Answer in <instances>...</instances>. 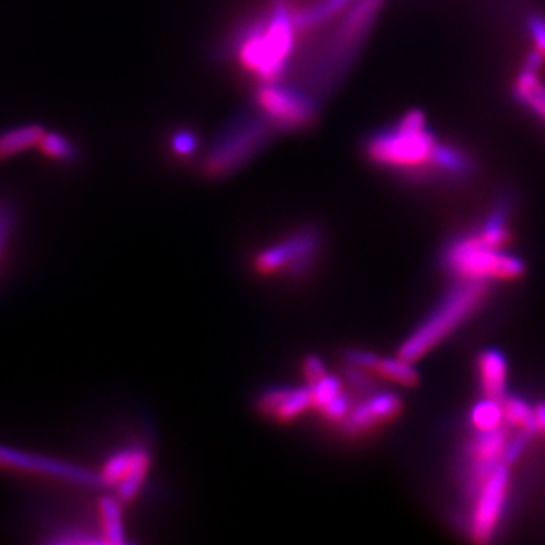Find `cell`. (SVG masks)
Instances as JSON below:
<instances>
[{"label":"cell","instance_id":"cell-1","mask_svg":"<svg viewBox=\"0 0 545 545\" xmlns=\"http://www.w3.org/2000/svg\"><path fill=\"white\" fill-rule=\"evenodd\" d=\"M297 27L293 23V4L272 0L269 9L235 30L228 46L240 66L260 83L279 82L290 68Z\"/></svg>","mask_w":545,"mask_h":545},{"label":"cell","instance_id":"cell-2","mask_svg":"<svg viewBox=\"0 0 545 545\" xmlns=\"http://www.w3.org/2000/svg\"><path fill=\"white\" fill-rule=\"evenodd\" d=\"M438 138L426 126V115L422 110H410L396 127L380 129L369 136L366 156L374 165L396 168L406 173L426 175L431 170V157Z\"/></svg>","mask_w":545,"mask_h":545},{"label":"cell","instance_id":"cell-3","mask_svg":"<svg viewBox=\"0 0 545 545\" xmlns=\"http://www.w3.org/2000/svg\"><path fill=\"white\" fill-rule=\"evenodd\" d=\"M274 135H277L276 127L258 108L256 112L240 113L217 136L203 161V172L210 179L232 175L247 165Z\"/></svg>","mask_w":545,"mask_h":545},{"label":"cell","instance_id":"cell-4","mask_svg":"<svg viewBox=\"0 0 545 545\" xmlns=\"http://www.w3.org/2000/svg\"><path fill=\"white\" fill-rule=\"evenodd\" d=\"M486 295L487 283L463 281L454 292L448 295L447 300L427 318V322L422 323L419 329L411 334L410 339H406V343L401 346L397 357L408 360V362H415L420 357H424L445 337L459 329L471 314L482 306Z\"/></svg>","mask_w":545,"mask_h":545},{"label":"cell","instance_id":"cell-5","mask_svg":"<svg viewBox=\"0 0 545 545\" xmlns=\"http://www.w3.org/2000/svg\"><path fill=\"white\" fill-rule=\"evenodd\" d=\"M443 263L448 272L461 281H507L524 274L523 260L505 253L503 249L487 246L477 233L454 240L445 251Z\"/></svg>","mask_w":545,"mask_h":545},{"label":"cell","instance_id":"cell-6","mask_svg":"<svg viewBox=\"0 0 545 545\" xmlns=\"http://www.w3.org/2000/svg\"><path fill=\"white\" fill-rule=\"evenodd\" d=\"M254 105L272 122L277 133L309 129L320 112L313 96L281 80L260 83L254 94Z\"/></svg>","mask_w":545,"mask_h":545},{"label":"cell","instance_id":"cell-7","mask_svg":"<svg viewBox=\"0 0 545 545\" xmlns=\"http://www.w3.org/2000/svg\"><path fill=\"white\" fill-rule=\"evenodd\" d=\"M320 246H322L320 233L316 230H302L256 254L254 270L260 276H274L279 272L304 276Z\"/></svg>","mask_w":545,"mask_h":545},{"label":"cell","instance_id":"cell-8","mask_svg":"<svg viewBox=\"0 0 545 545\" xmlns=\"http://www.w3.org/2000/svg\"><path fill=\"white\" fill-rule=\"evenodd\" d=\"M510 464L501 463L496 470L482 482L473 498V512L470 519L471 538L477 544H486L493 538L496 526L500 523L505 501H507L508 482H510Z\"/></svg>","mask_w":545,"mask_h":545},{"label":"cell","instance_id":"cell-9","mask_svg":"<svg viewBox=\"0 0 545 545\" xmlns=\"http://www.w3.org/2000/svg\"><path fill=\"white\" fill-rule=\"evenodd\" d=\"M152 457L147 448H124L115 452L99 470L101 487H112L122 503L135 500L149 475Z\"/></svg>","mask_w":545,"mask_h":545},{"label":"cell","instance_id":"cell-10","mask_svg":"<svg viewBox=\"0 0 545 545\" xmlns=\"http://www.w3.org/2000/svg\"><path fill=\"white\" fill-rule=\"evenodd\" d=\"M508 433L505 427L494 431H478L466 448V464H464V487L466 493L473 496L482 482L486 480L496 466L505 463Z\"/></svg>","mask_w":545,"mask_h":545},{"label":"cell","instance_id":"cell-11","mask_svg":"<svg viewBox=\"0 0 545 545\" xmlns=\"http://www.w3.org/2000/svg\"><path fill=\"white\" fill-rule=\"evenodd\" d=\"M0 470L27 471V473L59 478V480L71 482V484L101 487L99 475L94 471L82 468L78 464L57 461L52 457L27 454V452L15 450V448L0 447Z\"/></svg>","mask_w":545,"mask_h":545},{"label":"cell","instance_id":"cell-12","mask_svg":"<svg viewBox=\"0 0 545 545\" xmlns=\"http://www.w3.org/2000/svg\"><path fill=\"white\" fill-rule=\"evenodd\" d=\"M403 411V399L394 392H374L367 396L362 403L353 406L350 415L343 422L344 433L350 436L366 434L376 427L397 419Z\"/></svg>","mask_w":545,"mask_h":545},{"label":"cell","instance_id":"cell-13","mask_svg":"<svg viewBox=\"0 0 545 545\" xmlns=\"http://www.w3.org/2000/svg\"><path fill=\"white\" fill-rule=\"evenodd\" d=\"M313 408L311 387L302 389H270L258 397V410L262 415L277 422H292Z\"/></svg>","mask_w":545,"mask_h":545},{"label":"cell","instance_id":"cell-14","mask_svg":"<svg viewBox=\"0 0 545 545\" xmlns=\"http://www.w3.org/2000/svg\"><path fill=\"white\" fill-rule=\"evenodd\" d=\"M346 362L350 366L360 367V369H364L373 376H380L385 380L394 381V383L403 385V387L419 385V373L413 367V362H408V360L401 359V357L387 359V357H380V355L371 353V351L351 350L346 353Z\"/></svg>","mask_w":545,"mask_h":545},{"label":"cell","instance_id":"cell-15","mask_svg":"<svg viewBox=\"0 0 545 545\" xmlns=\"http://www.w3.org/2000/svg\"><path fill=\"white\" fill-rule=\"evenodd\" d=\"M478 373L484 396L501 401L507 390V360L498 350H486L478 357Z\"/></svg>","mask_w":545,"mask_h":545},{"label":"cell","instance_id":"cell-16","mask_svg":"<svg viewBox=\"0 0 545 545\" xmlns=\"http://www.w3.org/2000/svg\"><path fill=\"white\" fill-rule=\"evenodd\" d=\"M353 2L355 0H314L313 4L307 6L293 4V23L299 32L316 29L343 13Z\"/></svg>","mask_w":545,"mask_h":545},{"label":"cell","instance_id":"cell-17","mask_svg":"<svg viewBox=\"0 0 545 545\" xmlns=\"http://www.w3.org/2000/svg\"><path fill=\"white\" fill-rule=\"evenodd\" d=\"M512 94L519 105L530 110L537 119L545 122V85L540 82L538 73L533 71H521L517 76Z\"/></svg>","mask_w":545,"mask_h":545},{"label":"cell","instance_id":"cell-18","mask_svg":"<svg viewBox=\"0 0 545 545\" xmlns=\"http://www.w3.org/2000/svg\"><path fill=\"white\" fill-rule=\"evenodd\" d=\"M473 159L464 150L457 149L448 143H436L433 157H431V170L445 173L448 177H466L473 172Z\"/></svg>","mask_w":545,"mask_h":545},{"label":"cell","instance_id":"cell-19","mask_svg":"<svg viewBox=\"0 0 545 545\" xmlns=\"http://www.w3.org/2000/svg\"><path fill=\"white\" fill-rule=\"evenodd\" d=\"M45 133V127L39 124L11 127L8 131L0 133V161L38 147Z\"/></svg>","mask_w":545,"mask_h":545},{"label":"cell","instance_id":"cell-20","mask_svg":"<svg viewBox=\"0 0 545 545\" xmlns=\"http://www.w3.org/2000/svg\"><path fill=\"white\" fill-rule=\"evenodd\" d=\"M477 235L482 239V242H486L487 246L496 247V249H503L507 246L508 239H510L507 203L496 205V209L489 214L486 223L482 224Z\"/></svg>","mask_w":545,"mask_h":545},{"label":"cell","instance_id":"cell-21","mask_svg":"<svg viewBox=\"0 0 545 545\" xmlns=\"http://www.w3.org/2000/svg\"><path fill=\"white\" fill-rule=\"evenodd\" d=\"M503 417L507 420L508 426L517 427L519 431L526 433H538L537 419H535V408H531L521 397H503Z\"/></svg>","mask_w":545,"mask_h":545},{"label":"cell","instance_id":"cell-22","mask_svg":"<svg viewBox=\"0 0 545 545\" xmlns=\"http://www.w3.org/2000/svg\"><path fill=\"white\" fill-rule=\"evenodd\" d=\"M99 516H101V531L105 535L108 544H122L126 540L124 535V517L122 508L117 500L103 498L99 503Z\"/></svg>","mask_w":545,"mask_h":545},{"label":"cell","instance_id":"cell-23","mask_svg":"<svg viewBox=\"0 0 545 545\" xmlns=\"http://www.w3.org/2000/svg\"><path fill=\"white\" fill-rule=\"evenodd\" d=\"M503 419H505L503 417V406H501V401H498V399L486 397L471 411V422H473V426L477 431L500 429Z\"/></svg>","mask_w":545,"mask_h":545},{"label":"cell","instance_id":"cell-24","mask_svg":"<svg viewBox=\"0 0 545 545\" xmlns=\"http://www.w3.org/2000/svg\"><path fill=\"white\" fill-rule=\"evenodd\" d=\"M38 149L41 150V154H45L46 157H50L53 161H73L76 157V147L73 142L60 133H48L46 131L41 142H39Z\"/></svg>","mask_w":545,"mask_h":545},{"label":"cell","instance_id":"cell-25","mask_svg":"<svg viewBox=\"0 0 545 545\" xmlns=\"http://www.w3.org/2000/svg\"><path fill=\"white\" fill-rule=\"evenodd\" d=\"M309 387L313 392V408L318 411L323 410L327 404L332 403L337 396L343 394V385L334 374H325L322 380L316 381Z\"/></svg>","mask_w":545,"mask_h":545},{"label":"cell","instance_id":"cell-26","mask_svg":"<svg viewBox=\"0 0 545 545\" xmlns=\"http://www.w3.org/2000/svg\"><path fill=\"white\" fill-rule=\"evenodd\" d=\"M170 147H172L173 154H177V156H191V154H195L196 149H198V138H196L193 131L179 129V131H175L172 138H170Z\"/></svg>","mask_w":545,"mask_h":545},{"label":"cell","instance_id":"cell-27","mask_svg":"<svg viewBox=\"0 0 545 545\" xmlns=\"http://www.w3.org/2000/svg\"><path fill=\"white\" fill-rule=\"evenodd\" d=\"M526 25H528V32L535 43V48L545 55V16L540 13H531Z\"/></svg>","mask_w":545,"mask_h":545},{"label":"cell","instance_id":"cell-28","mask_svg":"<svg viewBox=\"0 0 545 545\" xmlns=\"http://www.w3.org/2000/svg\"><path fill=\"white\" fill-rule=\"evenodd\" d=\"M327 374V367L323 364L322 359L318 357H307L306 362H304V376H306L307 383L313 385L318 380H322L323 376Z\"/></svg>","mask_w":545,"mask_h":545},{"label":"cell","instance_id":"cell-29","mask_svg":"<svg viewBox=\"0 0 545 545\" xmlns=\"http://www.w3.org/2000/svg\"><path fill=\"white\" fill-rule=\"evenodd\" d=\"M11 223H13V216H11V210L4 205H0V249H4V244L8 240L9 232H11Z\"/></svg>","mask_w":545,"mask_h":545},{"label":"cell","instance_id":"cell-30","mask_svg":"<svg viewBox=\"0 0 545 545\" xmlns=\"http://www.w3.org/2000/svg\"><path fill=\"white\" fill-rule=\"evenodd\" d=\"M544 59V53L540 52L538 48H533V50L528 53L526 60H524V71H533V73H538L540 68H542V64H544Z\"/></svg>","mask_w":545,"mask_h":545},{"label":"cell","instance_id":"cell-31","mask_svg":"<svg viewBox=\"0 0 545 545\" xmlns=\"http://www.w3.org/2000/svg\"><path fill=\"white\" fill-rule=\"evenodd\" d=\"M535 419H537L538 433L545 434V403L535 406Z\"/></svg>","mask_w":545,"mask_h":545}]
</instances>
